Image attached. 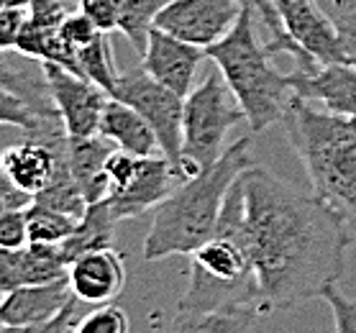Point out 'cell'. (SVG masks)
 I'll use <instances>...</instances> for the list:
<instances>
[{"instance_id": "33", "label": "cell", "mask_w": 356, "mask_h": 333, "mask_svg": "<svg viewBox=\"0 0 356 333\" xmlns=\"http://www.w3.org/2000/svg\"><path fill=\"white\" fill-rule=\"evenodd\" d=\"M33 203V195L26 193L10 179V174L6 172V167L0 164V205L3 208H13V211H26Z\"/></svg>"}, {"instance_id": "4", "label": "cell", "mask_w": 356, "mask_h": 333, "mask_svg": "<svg viewBox=\"0 0 356 333\" xmlns=\"http://www.w3.org/2000/svg\"><path fill=\"white\" fill-rule=\"evenodd\" d=\"M321 200L356 223V118L295 98L282 121Z\"/></svg>"}, {"instance_id": "22", "label": "cell", "mask_w": 356, "mask_h": 333, "mask_svg": "<svg viewBox=\"0 0 356 333\" xmlns=\"http://www.w3.org/2000/svg\"><path fill=\"white\" fill-rule=\"evenodd\" d=\"M72 59H74V65H72L74 74H80V77L95 82V85H100V88L108 90V92H113L121 72L115 70L108 33L100 31L92 41L82 44L80 49H74Z\"/></svg>"}, {"instance_id": "31", "label": "cell", "mask_w": 356, "mask_h": 333, "mask_svg": "<svg viewBox=\"0 0 356 333\" xmlns=\"http://www.w3.org/2000/svg\"><path fill=\"white\" fill-rule=\"evenodd\" d=\"M77 8L103 33L118 31V8H115V0H77Z\"/></svg>"}, {"instance_id": "16", "label": "cell", "mask_w": 356, "mask_h": 333, "mask_svg": "<svg viewBox=\"0 0 356 333\" xmlns=\"http://www.w3.org/2000/svg\"><path fill=\"white\" fill-rule=\"evenodd\" d=\"M67 141H70V133L65 138H59V141H51V144L39 141V138H26L21 144L3 149L0 164L6 167L10 179L21 190L31 193V195H39L54 177L59 159L67 152Z\"/></svg>"}, {"instance_id": "2", "label": "cell", "mask_w": 356, "mask_h": 333, "mask_svg": "<svg viewBox=\"0 0 356 333\" xmlns=\"http://www.w3.org/2000/svg\"><path fill=\"white\" fill-rule=\"evenodd\" d=\"M251 159V136L236 138L208 170L182 179L172 195L154 208V220L144 238V259L154 261L175 254H193L218 228L228 190Z\"/></svg>"}, {"instance_id": "19", "label": "cell", "mask_w": 356, "mask_h": 333, "mask_svg": "<svg viewBox=\"0 0 356 333\" xmlns=\"http://www.w3.org/2000/svg\"><path fill=\"white\" fill-rule=\"evenodd\" d=\"M97 133L106 136L115 149L129 152V154H138V156L162 154L159 138H156L154 129L149 126V121L138 113L136 108H131L129 103H123L118 98L108 100Z\"/></svg>"}, {"instance_id": "38", "label": "cell", "mask_w": 356, "mask_h": 333, "mask_svg": "<svg viewBox=\"0 0 356 333\" xmlns=\"http://www.w3.org/2000/svg\"><path fill=\"white\" fill-rule=\"evenodd\" d=\"M0 8H3V6H0Z\"/></svg>"}, {"instance_id": "28", "label": "cell", "mask_w": 356, "mask_h": 333, "mask_svg": "<svg viewBox=\"0 0 356 333\" xmlns=\"http://www.w3.org/2000/svg\"><path fill=\"white\" fill-rule=\"evenodd\" d=\"M26 244H29L26 211H13V208L0 211V249H21Z\"/></svg>"}, {"instance_id": "35", "label": "cell", "mask_w": 356, "mask_h": 333, "mask_svg": "<svg viewBox=\"0 0 356 333\" xmlns=\"http://www.w3.org/2000/svg\"><path fill=\"white\" fill-rule=\"evenodd\" d=\"M3 295H6V290H0V300H3ZM0 328H3V323H0Z\"/></svg>"}, {"instance_id": "24", "label": "cell", "mask_w": 356, "mask_h": 333, "mask_svg": "<svg viewBox=\"0 0 356 333\" xmlns=\"http://www.w3.org/2000/svg\"><path fill=\"white\" fill-rule=\"evenodd\" d=\"M26 220H29V241L36 244H65L77 228L74 216H67L62 211H54L49 205H41L33 200L26 208Z\"/></svg>"}, {"instance_id": "18", "label": "cell", "mask_w": 356, "mask_h": 333, "mask_svg": "<svg viewBox=\"0 0 356 333\" xmlns=\"http://www.w3.org/2000/svg\"><path fill=\"white\" fill-rule=\"evenodd\" d=\"M115 147L106 136H70L67 141V162L72 170L82 195L90 203L108 200L111 195V179H108L106 164Z\"/></svg>"}, {"instance_id": "32", "label": "cell", "mask_w": 356, "mask_h": 333, "mask_svg": "<svg viewBox=\"0 0 356 333\" xmlns=\"http://www.w3.org/2000/svg\"><path fill=\"white\" fill-rule=\"evenodd\" d=\"M336 31H339V44L343 62L351 67H356V8L351 10H339L333 16Z\"/></svg>"}, {"instance_id": "20", "label": "cell", "mask_w": 356, "mask_h": 333, "mask_svg": "<svg viewBox=\"0 0 356 333\" xmlns=\"http://www.w3.org/2000/svg\"><path fill=\"white\" fill-rule=\"evenodd\" d=\"M115 218L113 208L108 200L100 203H90L88 211L82 213V218L77 220V228L72 231V236L67 238L62 246L67 261H74L82 254L100 252V249H113L115 246Z\"/></svg>"}, {"instance_id": "12", "label": "cell", "mask_w": 356, "mask_h": 333, "mask_svg": "<svg viewBox=\"0 0 356 333\" xmlns=\"http://www.w3.org/2000/svg\"><path fill=\"white\" fill-rule=\"evenodd\" d=\"M67 279L77 300L88 302L90 308H100V305H111L123 293L126 269H123V259L113 249H100L70 261Z\"/></svg>"}, {"instance_id": "36", "label": "cell", "mask_w": 356, "mask_h": 333, "mask_svg": "<svg viewBox=\"0 0 356 333\" xmlns=\"http://www.w3.org/2000/svg\"><path fill=\"white\" fill-rule=\"evenodd\" d=\"M0 211H6V208H3V205H0Z\"/></svg>"}, {"instance_id": "21", "label": "cell", "mask_w": 356, "mask_h": 333, "mask_svg": "<svg viewBox=\"0 0 356 333\" xmlns=\"http://www.w3.org/2000/svg\"><path fill=\"white\" fill-rule=\"evenodd\" d=\"M264 310H179L172 318L167 333H254Z\"/></svg>"}, {"instance_id": "23", "label": "cell", "mask_w": 356, "mask_h": 333, "mask_svg": "<svg viewBox=\"0 0 356 333\" xmlns=\"http://www.w3.org/2000/svg\"><path fill=\"white\" fill-rule=\"evenodd\" d=\"M172 0H115L118 8V31L131 41V47L144 54L149 31L154 29L156 16Z\"/></svg>"}, {"instance_id": "14", "label": "cell", "mask_w": 356, "mask_h": 333, "mask_svg": "<svg viewBox=\"0 0 356 333\" xmlns=\"http://www.w3.org/2000/svg\"><path fill=\"white\" fill-rule=\"evenodd\" d=\"M287 82L298 98L313 100L331 113L356 118V67L336 62L321 65L316 72L295 70L287 74Z\"/></svg>"}, {"instance_id": "3", "label": "cell", "mask_w": 356, "mask_h": 333, "mask_svg": "<svg viewBox=\"0 0 356 333\" xmlns=\"http://www.w3.org/2000/svg\"><path fill=\"white\" fill-rule=\"evenodd\" d=\"M179 310L264 308L257 272L243 241V185L241 174L228 190L216 234L190 254V279Z\"/></svg>"}, {"instance_id": "11", "label": "cell", "mask_w": 356, "mask_h": 333, "mask_svg": "<svg viewBox=\"0 0 356 333\" xmlns=\"http://www.w3.org/2000/svg\"><path fill=\"white\" fill-rule=\"evenodd\" d=\"M208 51L202 47H195L190 41H182L162 29H152L146 49L141 54V67L152 74L164 88L175 90L177 95L187 98L195 88V77L200 70L202 59Z\"/></svg>"}, {"instance_id": "27", "label": "cell", "mask_w": 356, "mask_h": 333, "mask_svg": "<svg viewBox=\"0 0 356 333\" xmlns=\"http://www.w3.org/2000/svg\"><path fill=\"white\" fill-rule=\"evenodd\" d=\"M72 333H129V316L115 305H100L88 310Z\"/></svg>"}, {"instance_id": "29", "label": "cell", "mask_w": 356, "mask_h": 333, "mask_svg": "<svg viewBox=\"0 0 356 333\" xmlns=\"http://www.w3.org/2000/svg\"><path fill=\"white\" fill-rule=\"evenodd\" d=\"M323 300L331 305L336 333H356V302L346 293H341L339 284H333L323 295Z\"/></svg>"}, {"instance_id": "17", "label": "cell", "mask_w": 356, "mask_h": 333, "mask_svg": "<svg viewBox=\"0 0 356 333\" xmlns=\"http://www.w3.org/2000/svg\"><path fill=\"white\" fill-rule=\"evenodd\" d=\"M70 279L59 277L51 282L24 284L3 295L0 300V323L3 325H31L44 323L49 318L65 310V305L72 300Z\"/></svg>"}, {"instance_id": "34", "label": "cell", "mask_w": 356, "mask_h": 333, "mask_svg": "<svg viewBox=\"0 0 356 333\" xmlns=\"http://www.w3.org/2000/svg\"><path fill=\"white\" fill-rule=\"evenodd\" d=\"M29 3L31 0H0V6H24V8H29Z\"/></svg>"}, {"instance_id": "26", "label": "cell", "mask_w": 356, "mask_h": 333, "mask_svg": "<svg viewBox=\"0 0 356 333\" xmlns=\"http://www.w3.org/2000/svg\"><path fill=\"white\" fill-rule=\"evenodd\" d=\"M85 308H88V302L72 300L67 302L65 310L57 313L54 318H49L44 323H31V325H3L0 333H72L74 325L80 323L82 318H85Z\"/></svg>"}, {"instance_id": "8", "label": "cell", "mask_w": 356, "mask_h": 333, "mask_svg": "<svg viewBox=\"0 0 356 333\" xmlns=\"http://www.w3.org/2000/svg\"><path fill=\"white\" fill-rule=\"evenodd\" d=\"M111 98H118L136 108L144 115L149 126L154 129L162 154L170 159L177 172L187 179V172L182 167V115H185V98L177 95L175 90L164 88L156 82L144 67L138 65L134 70L121 72L115 82Z\"/></svg>"}, {"instance_id": "25", "label": "cell", "mask_w": 356, "mask_h": 333, "mask_svg": "<svg viewBox=\"0 0 356 333\" xmlns=\"http://www.w3.org/2000/svg\"><path fill=\"white\" fill-rule=\"evenodd\" d=\"M44 118H51V115H39L24 95L0 85V126H16V129L26 131V136H29L41 129Z\"/></svg>"}, {"instance_id": "37", "label": "cell", "mask_w": 356, "mask_h": 333, "mask_svg": "<svg viewBox=\"0 0 356 333\" xmlns=\"http://www.w3.org/2000/svg\"><path fill=\"white\" fill-rule=\"evenodd\" d=\"M72 3H77V0H72Z\"/></svg>"}, {"instance_id": "1", "label": "cell", "mask_w": 356, "mask_h": 333, "mask_svg": "<svg viewBox=\"0 0 356 333\" xmlns=\"http://www.w3.org/2000/svg\"><path fill=\"white\" fill-rule=\"evenodd\" d=\"M243 241L264 308L290 310L323 298L343 275L351 246L348 220L316 193L254 162L241 172Z\"/></svg>"}, {"instance_id": "7", "label": "cell", "mask_w": 356, "mask_h": 333, "mask_svg": "<svg viewBox=\"0 0 356 333\" xmlns=\"http://www.w3.org/2000/svg\"><path fill=\"white\" fill-rule=\"evenodd\" d=\"M106 172L111 179L108 203L118 220L138 218L144 213L154 211L185 179L164 154L138 156L121 149H115L111 154Z\"/></svg>"}, {"instance_id": "9", "label": "cell", "mask_w": 356, "mask_h": 333, "mask_svg": "<svg viewBox=\"0 0 356 333\" xmlns=\"http://www.w3.org/2000/svg\"><path fill=\"white\" fill-rule=\"evenodd\" d=\"M51 103L70 136H95L111 92L54 62H41Z\"/></svg>"}, {"instance_id": "5", "label": "cell", "mask_w": 356, "mask_h": 333, "mask_svg": "<svg viewBox=\"0 0 356 333\" xmlns=\"http://www.w3.org/2000/svg\"><path fill=\"white\" fill-rule=\"evenodd\" d=\"M257 10L246 0L236 26L208 47V59L218 67L234 100L246 113L251 136L267 131L269 126L284 121V113L295 98L287 74H280L275 67V54L257 36Z\"/></svg>"}, {"instance_id": "10", "label": "cell", "mask_w": 356, "mask_h": 333, "mask_svg": "<svg viewBox=\"0 0 356 333\" xmlns=\"http://www.w3.org/2000/svg\"><path fill=\"white\" fill-rule=\"evenodd\" d=\"M246 0H172L156 16V29L208 49L236 26Z\"/></svg>"}, {"instance_id": "6", "label": "cell", "mask_w": 356, "mask_h": 333, "mask_svg": "<svg viewBox=\"0 0 356 333\" xmlns=\"http://www.w3.org/2000/svg\"><path fill=\"white\" fill-rule=\"evenodd\" d=\"M246 121L238 103H231V90L220 70L211 72L185 98L182 115V167L187 177L208 170L226 152V136L236 123Z\"/></svg>"}, {"instance_id": "30", "label": "cell", "mask_w": 356, "mask_h": 333, "mask_svg": "<svg viewBox=\"0 0 356 333\" xmlns=\"http://www.w3.org/2000/svg\"><path fill=\"white\" fill-rule=\"evenodd\" d=\"M26 18H29V8L24 6H3L0 8V54L16 49Z\"/></svg>"}, {"instance_id": "13", "label": "cell", "mask_w": 356, "mask_h": 333, "mask_svg": "<svg viewBox=\"0 0 356 333\" xmlns=\"http://www.w3.org/2000/svg\"><path fill=\"white\" fill-rule=\"evenodd\" d=\"M282 16L287 31L295 36L302 49L321 65L343 62L339 31L333 18L323 16L313 0H272Z\"/></svg>"}, {"instance_id": "15", "label": "cell", "mask_w": 356, "mask_h": 333, "mask_svg": "<svg viewBox=\"0 0 356 333\" xmlns=\"http://www.w3.org/2000/svg\"><path fill=\"white\" fill-rule=\"evenodd\" d=\"M65 252L59 244L29 241L21 249H0V290H16L24 284L51 282L67 275Z\"/></svg>"}]
</instances>
